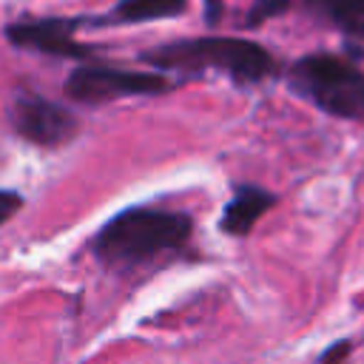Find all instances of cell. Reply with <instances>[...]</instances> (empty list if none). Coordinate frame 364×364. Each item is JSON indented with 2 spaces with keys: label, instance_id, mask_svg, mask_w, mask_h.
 I'll list each match as a JSON object with an SVG mask.
<instances>
[{
  "label": "cell",
  "instance_id": "obj_1",
  "mask_svg": "<svg viewBox=\"0 0 364 364\" xmlns=\"http://www.w3.org/2000/svg\"><path fill=\"white\" fill-rule=\"evenodd\" d=\"M191 236V213L154 205H131L97 228V233L88 239V250L108 270H136L159 256L185 250Z\"/></svg>",
  "mask_w": 364,
  "mask_h": 364
},
{
  "label": "cell",
  "instance_id": "obj_2",
  "mask_svg": "<svg viewBox=\"0 0 364 364\" xmlns=\"http://www.w3.org/2000/svg\"><path fill=\"white\" fill-rule=\"evenodd\" d=\"M142 63L159 74H185L199 77L216 71L236 85H256L279 74L276 57L256 40L245 37H193L171 40L142 51Z\"/></svg>",
  "mask_w": 364,
  "mask_h": 364
},
{
  "label": "cell",
  "instance_id": "obj_3",
  "mask_svg": "<svg viewBox=\"0 0 364 364\" xmlns=\"http://www.w3.org/2000/svg\"><path fill=\"white\" fill-rule=\"evenodd\" d=\"M287 88L327 117L364 125V71L338 54L316 51L293 60L284 71Z\"/></svg>",
  "mask_w": 364,
  "mask_h": 364
},
{
  "label": "cell",
  "instance_id": "obj_4",
  "mask_svg": "<svg viewBox=\"0 0 364 364\" xmlns=\"http://www.w3.org/2000/svg\"><path fill=\"white\" fill-rule=\"evenodd\" d=\"M173 88L168 74L159 71H131L102 63H80L65 77V97L82 105H102L125 97H159Z\"/></svg>",
  "mask_w": 364,
  "mask_h": 364
},
{
  "label": "cell",
  "instance_id": "obj_5",
  "mask_svg": "<svg viewBox=\"0 0 364 364\" xmlns=\"http://www.w3.org/2000/svg\"><path fill=\"white\" fill-rule=\"evenodd\" d=\"M9 122L20 139H26L37 148L68 145L80 131L77 117L65 105L43 97L37 91H26V88H20L14 94V100L9 105Z\"/></svg>",
  "mask_w": 364,
  "mask_h": 364
},
{
  "label": "cell",
  "instance_id": "obj_6",
  "mask_svg": "<svg viewBox=\"0 0 364 364\" xmlns=\"http://www.w3.org/2000/svg\"><path fill=\"white\" fill-rule=\"evenodd\" d=\"M80 26H85V17H28L9 23L3 34L14 48L85 63L97 54V48L74 40Z\"/></svg>",
  "mask_w": 364,
  "mask_h": 364
},
{
  "label": "cell",
  "instance_id": "obj_7",
  "mask_svg": "<svg viewBox=\"0 0 364 364\" xmlns=\"http://www.w3.org/2000/svg\"><path fill=\"white\" fill-rule=\"evenodd\" d=\"M276 202H279V196L273 191L253 185V182H236L230 191V199L225 202V208L219 213V230L225 236L242 239L256 228V222L264 213L273 210Z\"/></svg>",
  "mask_w": 364,
  "mask_h": 364
},
{
  "label": "cell",
  "instance_id": "obj_8",
  "mask_svg": "<svg viewBox=\"0 0 364 364\" xmlns=\"http://www.w3.org/2000/svg\"><path fill=\"white\" fill-rule=\"evenodd\" d=\"M188 0H119L102 17H85V26H134V23H154L171 20L185 11Z\"/></svg>",
  "mask_w": 364,
  "mask_h": 364
},
{
  "label": "cell",
  "instance_id": "obj_9",
  "mask_svg": "<svg viewBox=\"0 0 364 364\" xmlns=\"http://www.w3.org/2000/svg\"><path fill=\"white\" fill-rule=\"evenodd\" d=\"M304 6L338 31L364 40V0H304Z\"/></svg>",
  "mask_w": 364,
  "mask_h": 364
},
{
  "label": "cell",
  "instance_id": "obj_10",
  "mask_svg": "<svg viewBox=\"0 0 364 364\" xmlns=\"http://www.w3.org/2000/svg\"><path fill=\"white\" fill-rule=\"evenodd\" d=\"M293 3H296V0H253L250 11H247V17H245V26H247V28H256V26H262V23H267V20L279 17V14H284Z\"/></svg>",
  "mask_w": 364,
  "mask_h": 364
},
{
  "label": "cell",
  "instance_id": "obj_11",
  "mask_svg": "<svg viewBox=\"0 0 364 364\" xmlns=\"http://www.w3.org/2000/svg\"><path fill=\"white\" fill-rule=\"evenodd\" d=\"M353 353V341L350 338H338V341H333L321 355H318V361L316 364H344V358Z\"/></svg>",
  "mask_w": 364,
  "mask_h": 364
},
{
  "label": "cell",
  "instance_id": "obj_12",
  "mask_svg": "<svg viewBox=\"0 0 364 364\" xmlns=\"http://www.w3.org/2000/svg\"><path fill=\"white\" fill-rule=\"evenodd\" d=\"M20 208H23V196L11 188H0V225L9 222Z\"/></svg>",
  "mask_w": 364,
  "mask_h": 364
},
{
  "label": "cell",
  "instance_id": "obj_13",
  "mask_svg": "<svg viewBox=\"0 0 364 364\" xmlns=\"http://www.w3.org/2000/svg\"><path fill=\"white\" fill-rule=\"evenodd\" d=\"M222 14V0H205V20L213 26Z\"/></svg>",
  "mask_w": 364,
  "mask_h": 364
}]
</instances>
